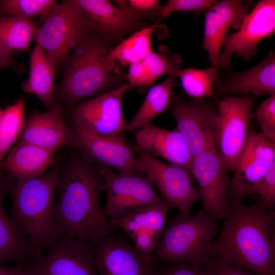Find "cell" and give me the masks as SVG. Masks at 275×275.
Returning a JSON list of instances; mask_svg holds the SVG:
<instances>
[{
	"label": "cell",
	"instance_id": "ba28073f",
	"mask_svg": "<svg viewBox=\"0 0 275 275\" xmlns=\"http://www.w3.org/2000/svg\"><path fill=\"white\" fill-rule=\"evenodd\" d=\"M39 259L23 265L24 275H98L96 245L78 238L60 237Z\"/></svg>",
	"mask_w": 275,
	"mask_h": 275
},
{
	"label": "cell",
	"instance_id": "cb8c5ba5",
	"mask_svg": "<svg viewBox=\"0 0 275 275\" xmlns=\"http://www.w3.org/2000/svg\"><path fill=\"white\" fill-rule=\"evenodd\" d=\"M223 94H252L263 96L275 95V54L270 51L254 67L236 72L229 79L217 85Z\"/></svg>",
	"mask_w": 275,
	"mask_h": 275
},
{
	"label": "cell",
	"instance_id": "b9f144b4",
	"mask_svg": "<svg viewBox=\"0 0 275 275\" xmlns=\"http://www.w3.org/2000/svg\"><path fill=\"white\" fill-rule=\"evenodd\" d=\"M0 275H24L23 265L18 264L14 267H5L0 264Z\"/></svg>",
	"mask_w": 275,
	"mask_h": 275
},
{
	"label": "cell",
	"instance_id": "f1b7e54d",
	"mask_svg": "<svg viewBox=\"0 0 275 275\" xmlns=\"http://www.w3.org/2000/svg\"><path fill=\"white\" fill-rule=\"evenodd\" d=\"M24 108V100L19 99L0 111V180L3 179V162L23 128Z\"/></svg>",
	"mask_w": 275,
	"mask_h": 275
},
{
	"label": "cell",
	"instance_id": "3957f363",
	"mask_svg": "<svg viewBox=\"0 0 275 275\" xmlns=\"http://www.w3.org/2000/svg\"><path fill=\"white\" fill-rule=\"evenodd\" d=\"M60 171L56 164L40 176L14 179L10 187L11 218L24 234L33 259L41 258L61 236L54 214Z\"/></svg>",
	"mask_w": 275,
	"mask_h": 275
},
{
	"label": "cell",
	"instance_id": "d4e9b609",
	"mask_svg": "<svg viewBox=\"0 0 275 275\" xmlns=\"http://www.w3.org/2000/svg\"><path fill=\"white\" fill-rule=\"evenodd\" d=\"M30 63L29 76L22 83V89L25 93L36 95L49 109L57 102L54 67L45 50L38 44L31 52Z\"/></svg>",
	"mask_w": 275,
	"mask_h": 275
},
{
	"label": "cell",
	"instance_id": "603a6c76",
	"mask_svg": "<svg viewBox=\"0 0 275 275\" xmlns=\"http://www.w3.org/2000/svg\"><path fill=\"white\" fill-rule=\"evenodd\" d=\"M54 153L31 144L17 142L4 160L2 171L17 180L40 176L57 164Z\"/></svg>",
	"mask_w": 275,
	"mask_h": 275
},
{
	"label": "cell",
	"instance_id": "277c9868",
	"mask_svg": "<svg viewBox=\"0 0 275 275\" xmlns=\"http://www.w3.org/2000/svg\"><path fill=\"white\" fill-rule=\"evenodd\" d=\"M108 52L105 38L97 32L86 35L65 60L63 76L55 95L69 109L89 97H96L121 86L113 73L116 61Z\"/></svg>",
	"mask_w": 275,
	"mask_h": 275
},
{
	"label": "cell",
	"instance_id": "8992f818",
	"mask_svg": "<svg viewBox=\"0 0 275 275\" xmlns=\"http://www.w3.org/2000/svg\"><path fill=\"white\" fill-rule=\"evenodd\" d=\"M91 32L98 33L95 22L76 0H66L43 20L33 40L45 50L57 73L81 39Z\"/></svg>",
	"mask_w": 275,
	"mask_h": 275
},
{
	"label": "cell",
	"instance_id": "9a60e30c",
	"mask_svg": "<svg viewBox=\"0 0 275 275\" xmlns=\"http://www.w3.org/2000/svg\"><path fill=\"white\" fill-rule=\"evenodd\" d=\"M74 148L80 156L98 167L108 168L123 175L142 176L138 158L124 141L97 136L71 121Z\"/></svg>",
	"mask_w": 275,
	"mask_h": 275
},
{
	"label": "cell",
	"instance_id": "ffe728a7",
	"mask_svg": "<svg viewBox=\"0 0 275 275\" xmlns=\"http://www.w3.org/2000/svg\"><path fill=\"white\" fill-rule=\"evenodd\" d=\"M63 105L57 101L43 113L34 112L25 121L17 142L55 151L62 146L74 148L73 133L64 118Z\"/></svg>",
	"mask_w": 275,
	"mask_h": 275
},
{
	"label": "cell",
	"instance_id": "60d3db41",
	"mask_svg": "<svg viewBox=\"0 0 275 275\" xmlns=\"http://www.w3.org/2000/svg\"><path fill=\"white\" fill-rule=\"evenodd\" d=\"M7 67L18 68L17 63L7 53L0 45V69Z\"/></svg>",
	"mask_w": 275,
	"mask_h": 275
},
{
	"label": "cell",
	"instance_id": "e0dca14e",
	"mask_svg": "<svg viewBox=\"0 0 275 275\" xmlns=\"http://www.w3.org/2000/svg\"><path fill=\"white\" fill-rule=\"evenodd\" d=\"M114 232L96 245L95 264L98 275H157L156 263Z\"/></svg>",
	"mask_w": 275,
	"mask_h": 275
},
{
	"label": "cell",
	"instance_id": "7a4b0ae2",
	"mask_svg": "<svg viewBox=\"0 0 275 275\" xmlns=\"http://www.w3.org/2000/svg\"><path fill=\"white\" fill-rule=\"evenodd\" d=\"M103 190L104 178L98 167L80 156L65 163L60 171L54 206L60 237L86 240L97 245L114 231L100 205Z\"/></svg>",
	"mask_w": 275,
	"mask_h": 275
},
{
	"label": "cell",
	"instance_id": "7402d4cb",
	"mask_svg": "<svg viewBox=\"0 0 275 275\" xmlns=\"http://www.w3.org/2000/svg\"><path fill=\"white\" fill-rule=\"evenodd\" d=\"M76 1L105 39L127 33L134 27L143 13L131 8L126 1H116L117 6H115L106 0Z\"/></svg>",
	"mask_w": 275,
	"mask_h": 275
},
{
	"label": "cell",
	"instance_id": "4dcf8cb0",
	"mask_svg": "<svg viewBox=\"0 0 275 275\" xmlns=\"http://www.w3.org/2000/svg\"><path fill=\"white\" fill-rule=\"evenodd\" d=\"M218 71L212 66L205 69L191 67L180 69L177 77L180 78L182 87L189 96L203 99L214 95L213 85L215 82L218 85L221 81Z\"/></svg>",
	"mask_w": 275,
	"mask_h": 275
},
{
	"label": "cell",
	"instance_id": "6da1fadb",
	"mask_svg": "<svg viewBox=\"0 0 275 275\" xmlns=\"http://www.w3.org/2000/svg\"><path fill=\"white\" fill-rule=\"evenodd\" d=\"M275 212L260 201L251 205L230 199L229 211L209 258L259 275H275Z\"/></svg>",
	"mask_w": 275,
	"mask_h": 275
},
{
	"label": "cell",
	"instance_id": "1f68e13d",
	"mask_svg": "<svg viewBox=\"0 0 275 275\" xmlns=\"http://www.w3.org/2000/svg\"><path fill=\"white\" fill-rule=\"evenodd\" d=\"M58 4L54 0L0 1V16H16L30 19L40 16L43 20Z\"/></svg>",
	"mask_w": 275,
	"mask_h": 275
},
{
	"label": "cell",
	"instance_id": "f546056e",
	"mask_svg": "<svg viewBox=\"0 0 275 275\" xmlns=\"http://www.w3.org/2000/svg\"><path fill=\"white\" fill-rule=\"evenodd\" d=\"M158 22L136 31L123 40L109 51L111 58L124 66L143 60L152 51L151 39Z\"/></svg>",
	"mask_w": 275,
	"mask_h": 275
},
{
	"label": "cell",
	"instance_id": "d590c367",
	"mask_svg": "<svg viewBox=\"0 0 275 275\" xmlns=\"http://www.w3.org/2000/svg\"><path fill=\"white\" fill-rule=\"evenodd\" d=\"M252 194H257L260 196V202L268 210H272L274 207L275 164L255 186Z\"/></svg>",
	"mask_w": 275,
	"mask_h": 275
},
{
	"label": "cell",
	"instance_id": "2e32d148",
	"mask_svg": "<svg viewBox=\"0 0 275 275\" xmlns=\"http://www.w3.org/2000/svg\"><path fill=\"white\" fill-rule=\"evenodd\" d=\"M275 164V143L251 130L234 169L230 194L238 201L252 194L257 184Z\"/></svg>",
	"mask_w": 275,
	"mask_h": 275
},
{
	"label": "cell",
	"instance_id": "7c38bea8",
	"mask_svg": "<svg viewBox=\"0 0 275 275\" xmlns=\"http://www.w3.org/2000/svg\"><path fill=\"white\" fill-rule=\"evenodd\" d=\"M171 114L177 129L185 140L193 156L216 147L218 126V112L203 99L187 101L172 92Z\"/></svg>",
	"mask_w": 275,
	"mask_h": 275
},
{
	"label": "cell",
	"instance_id": "5bb4252c",
	"mask_svg": "<svg viewBox=\"0 0 275 275\" xmlns=\"http://www.w3.org/2000/svg\"><path fill=\"white\" fill-rule=\"evenodd\" d=\"M99 168L107 193L103 209L109 219L120 218L141 207L164 201L146 175H123L108 168Z\"/></svg>",
	"mask_w": 275,
	"mask_h": 275
},
{
	"label": "cell",
	"instance_id": "8d00e7d4",
	"mask_svg": "<svg viewBox=\"0 0 275 275\" xmlns=\"http://www.w3.org/2000/svg\"><path fill=\"white\" fill-rule=\"evenodd\" d=\"M156 264L157 275H211L207 269L186 263Z\"/></svg>",
	"mask_w": 275,
	"mask_h": 275
},
{
	"label": "cell",
	"instance_id": "f35d334b",
	"mask_svg": "<svg viewBox=\"0 0 275 275\" xmlns=\"http://www.w3.org/2000/svg\"><path fill=\"white\" fill-rule=\"evenodd\" d=\"M127 78L132 87L148 86L147 73L142 61L129 65Z\"/></svg>",
	"mask_w": 275,
	"mask_h": 275
},
{
	"label": "cell",
	"instance_id": "5b68a950",
	"mask_svg": "<svg viewBox=\"0 0 275 275\" xmlns=\"http://www.w3.org/2000/svg\"><path fill=\"white\" fill-rule=\"evenodd\" d=\"M218 230L216 222L204 210L193 215L179 214L164 227L151 260L154 263H186L205 268Z\"/></svg>",
	"mask_w": 275,
	"mask_h": 275
},
{
	"label": "cell",
	"instance_id": "30bf717a",
	"mask_svg": "<svg viewBox=\"0 0 275 275\" xmlns=\"http://www.w3.org/2000/svg\"><path fill=\"white\" fill-rule=\"evenodd\" d=\"M253 107L248 96H226L218 103L216 148L228 171L234 170L247 142Z\"/></svg>",
	"mask_w": 275,
	"mask_h": 275
},
{
	"label": "cell",
	"instance_id": "e575fe53",
	"mask_svg": "<svg viewBox=\"0 0 275 275\" xmlns=\"http://www.w3.org/2000/svg\"><path fill=\"white\" fill-rule=\"evenodd\" d=\"M216 1L213 0H170L157 11L161 18L173 12L201 11L207 9Z\"/></svg>",
	"mask_w": 275,
	"mask_h": 275
},
{
	"label": "cell",
	"instance_id": "ab89813d",
	"mask_svg": "<svg viewBox=\"0 0 275 275\" xmlns=\"http://www.w3.org/2000/svg\"><path fill=\"white\" fill-rule=\"evenodd\" d=\"M128 3L131 8L143 13L150 10L158 11L161 6L156 0H130Z\"/></svg>",
	"mask_w": 275,
	"mask_h": 275
},
{
	"label": "cell",
	"instance_id": "83f0119b",
	"mask_svg": "<svg viewBox=\"0 0 275 275\" xmlns=\"http://www.w3.org/2000/svg\"><path fill=\"white\" fill-rule=\"evenodd\" d=\"M37 29L30 19L0 16V45L10 55L14 50L25 51L34 40Z\"/></svg>",
	"mask_w": 275,
	"mask_h": 275
},
{
	"label": "cell",
	"instance_id": "52a82bcc",
	"mask_svg": "<svg viewBox=\"0 0 275 275\" xmlns=\"http://www.w3.org/2000/svg\"><path fill=\"white\" fill-rule=\"evenodd\" d=\"M132 87L127 82L74 105L69 109L71 121L97 136L124 141L123 134L127 126L122 101L125 93Z\"/></svg>",
	"mask_w": 275,
	"mask_h": 275
},
{
	"label": "cell",
	"instance_id": "9c48e42d",
	"mask_svg": "<svg viewBox=\"0 0 275 275\" xmlns=\"http://www.w3.org/2000/svg\"><path fill=\"white\" fill-rule=\"evenodd\" d=\"M216 146L194 156L190 174L196 179L203 210L213 221L225 218L230 207L231 180Z\"/></svg>",
	"mask_w": 275,
	"mask_h": 275
},
{
	"label": "cell",
	"instance_id": "d6a6232c",
	"mask_svg": "<svg viewBox=\"0 0 275 275\" xmlns=\"http://www.w3.org/2000/svg\"><path fill=\"white\" fill-rule=\"evenodd\" d=\"M142 62L147 73L148 86L161 75H169L181 69L180 57L163 47L158 52L152 51Z\"/></svg>",
	"mask_w": 275,
	"mask_h": 275
},
{
	"label": "cell",
	"instance_id": "44dd1931",
	"mask_svg": "<svg viewBox=\"0 0 275 275\" xmlns=\"http://www.w3.org/2000/svg\"><path fill=\"white\" fill-rule=\"evenodd\" d=\"M135 140L138 147L156 158L184 168L190 174L194 156L177 129L167 130L150 124L139 129Z\"/></svg>",
	"mask_w": 275,
	"mask_h": 275
},
{
	"label": "cell",
	"instance_id": "ac0fdd59",
	"mask_svg": "<svg viewBox=\"0 0 275 275\" xmlns=\"http://www.w3.org/2000/svg\"><path fill=\"white\" fill-rule=\"evenodd\" d=\"M171 208L170 205L163 201L109 220L115 228L126 233L136 248L151 260V255L162 234Z\"/></svg>",
	"mask_w": 275,
	"mask_h": 275
},
{
	"label": "cell",
	"instance_id": "74e56055",
	"mask_svg": "<svg viewBox=\"0 0 275 275\" xmlns=\"http://www.w3.org/2000/svg\"><path fill=\"white\" fill-rule=\"evenodd\" d=\"M205 268L211 275H259L238 269L222 261L211 258Z\"/></svg>",
	"mask_w": 275,
	"mask_h": 275
},
{
	"label": "cell",
	"instance_id": "d6986e66",
	"mask_svg": "<svg viewBox=\"0 0 275 275\" xmlns=\"http://www.w3.org/2000/svg\"><path fill=\"white\" fill-rule=\"evenodd\" d=\"M251 6L249 1H216L205 13L203 47L208 59L218 70L220 50L230 28L238 29Z\"/></svg>",
	"mask_w": 275,
	"mask_h": 275
},
{
	"label": "cell",
	"instance_id": "484cf974",
	"mask_svg": "<svg viewBox=\"0 0 275 275\" xmlns=\"http://www.w3.org/2000/svg\"><path fill=\"white\" fill-rule=\"evenodd\" d=\"M6 184L0 180V264L8 261L25 262L30 256L25 237L6 213L4 206Z\"/></svg>",
	"mask_w": 275,
	"mask_h": 275
},
{
	"label": "cell",
	"instance_id": "836d02e7",
	"mask_svg": "<svg viewBox=\"0 0 275 275\" xmlns=\"http://www.w3.org/2000/svg\"><path fill=\"white\" fill-rule=\"evenodd\" d=\"M253 115L260 125V133L275 143V95L269 96L263 101Z\"/></svg>",
	"mask_w": 275,
	"mask_h": 275
},
{
	"label": "cell",
	"instance_id": "4316f807",
	"mask_svg": "<svg viewBox=\"0 0 275 275\" xmlns=\"http://www.w3.org/2000/svg\"><path fill=\"white\" fill-rule=\"evenodd\" d=\"M178 71L169 74L164 81L150 89L140 108L127 123V130L144 127L166 111L170 103L172 89Z\"/></svg>",
	"mask_w": 275,
	"mask_h": 275
},
{
	"label": "cell",
	"instance_id": "8fae6325",
	"mask_svg": "<svg viewBox=\"0 0 275 275\" xmlns=\"http://www.w3.org/2000/svg\"><path fill=\"white\" fill-rule=\"evenodd\" d=\"M132 149L143 174L157 187L163 200L171 208H178L179 214H190L192 206L200 197L189 173L180 166L161 161L137 146Z\"/></svg>",
	"mask_w": 275,
	"mask_h": 275
},
{
	"label": "cell",
	"instance_id": "4fadbf2b",
	"mask_svg": "<svg viewBox=\"0 0 275 275\" xmlns=\"http://www.w3.org/2000/svg\"><path fill=\"white\" fill-rule=\"evenodd\" d=\"M274 32L275 1H260L244 16L238 31L226 37L224 50L218 58V67L223 70L230 68L234 53L245 61L256 56L259 43Z\"/></svg>",
	"mask_w": 275,
	"mask_h": 275
}]
</instances>
